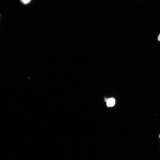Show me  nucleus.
Returning <instances> with one entry per match:
<instances>
[{
    "label": "nucleus",
    "instance_id": "nucleus-4",
    "mask_svg": "<svg viewBox=\"0 0 160 160\" xmlns=\"http://www.w3.org/2000/svg\"><path fill=\"white\" fill-rule=\"evenodd\" d=\"M159 137L160 138V135H159Z\"/></svg>",
    "mask_w": 160,
    "mask_h": 160
},
{
    "label": "nucleus",
    "instance_id": "nucleus-1",
    "mask_svg": "<svg viewBox=\"0 0 160 160\" xmlns=\"http://www.w3.org/2000/svg\"><path fill=\"white\" fill-rule=\"evenodd\" d=\"M107 105L109 107L114 106L115 103V100L114 98H111L107 100Z\"/></svg>",
    "mask_w": 160,
    "mask_h": 160
},
{
    "label": "nucleus",
    "instance_id": "nucleus-3",
    "mask_svg": "<svg viewBox=\"0 0 160 160\" xmlns=\"http://www.w3.org/2000/svg\"><path fill=\"white\" fill-rule=\"evenodd\" d=\"M158 40L160 42V34L159 35L158 37Z\"/></svg>",
    "mask_w": 160,
    "mask_h": 160
},
{
    "label": "nucleus",
    "instance_id": "nucleus-2",
    "mask_svg": "<svg viewBox=\"0 0 160 160\" xmlns=\"http://www.w3.org/2000/svg\"><path fill=\"white\" fill-rule=\"evenodd\" d=\"M21 1L23 4H27L30 3L31 0H20Z\"/></svg>",
    "mask_w": 160,
    "mask_h": 160
}]
</instances>
